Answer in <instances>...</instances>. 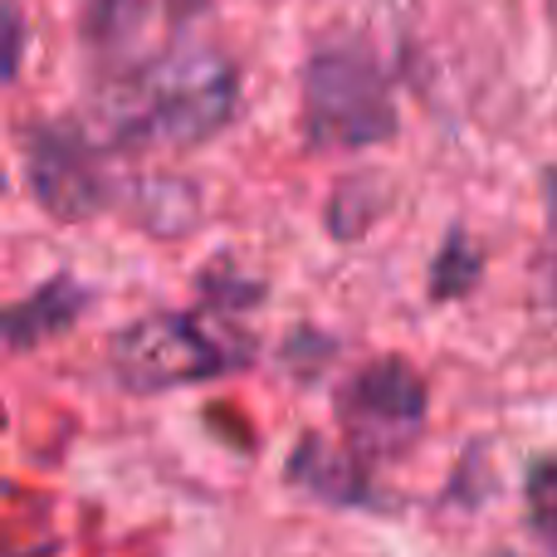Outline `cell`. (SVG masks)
<instances>
[{"mask_svg":"<svg viewBox=\"0 0 557 557\" xmlns=\"http://www.w3.org/2000/svg\"><path fill=\"white\" fill-rule=\"evenodd\" d=\"M240 117V64L215 39L176 29L172 45L108 88H94V133L117 157L196 152Z\"/></svg>","mask_w":557,"mask_h":557,"instance_id":"6da1fadb","label":"cell"},{"mask_svg":"<svg viewBox=\"0 0 557 557\" xmlns=\"http://www.w3.org/2000/svg\"><path fill=\"white\" fill-rule=\"evenodd\" d=\"M298 143L308 152H367L401 133L392 69L357 29H327L298 64Z\"/></svg>","mask_w":557,"mask_h":557,"instance_id":"7a4b0ae2","label":"cell"},{"mask_svg":"<svg viewBox=\"0 0 557 557\" xmlns=\"http://www.w3.org/2000/svg\"><path fill=\"white\" fill-rule=\"evenodd\" d=\"M255 362V337L231 333L206 308H147L108 337V372L133 396L186 392Z\"/></svg>","mask_w":557,"mask_h":557,"instance_id":"3957f363","label":"cell"},{"mask_svg":"<svg viewBox=\"0 0 557 557\" xmlns=\"http://www.w3.org/2000/svg\"><path fill=\"white\" fill-rule=\"evenodd\" d=\"M20 182L29 201L59 225L117 215L133 176L117 172V152L78 117H35L20 127Z\"/></svg>","mask_w":557,"mask_h":557,"instance_id":"277c9868","label":"cell"},{"mask_svg":"<svg viewBox=\"0 0 557 557\" xmlns=\"http://www.w3.org/2000/svg\"><path fill=\"white\" fill-rule=\"evenodd\" d=\"M333 421L337 441L367 465L401 460L416 450L431 421V382L401 352L367 357L333 386Z\"/></svg>","mask_w":557,"mask_h":557,"instance_id":"5b68a950","label":"cell"},{"mask_svg":"<svg viewBox=\"0 0 557 557\" xmlns=\"http://www.w3.org/2000/svg\"><path fill=\"white\" fill-rule=\"evenodd\" d=\"M176 35L166 0H78V49L94 88H108L162 54Z\"/></svg>","mask_w":557,"mask_h":557,"instance_id":"8992f818","label":"cell"},{"mask_svg":"<svg viewBox=\"0 0 557 557\" xmlns=\"http://www.w3.org/2000/svg\"><path fill=\"white\" fill-rule=\"evenodd\" d=\"M288 484H298L323 504H343V509H362L376 499L372 465L327 435H298V445L288 450Z\"/></svg>","mask_w":557,"mask_h":557,"instance_id":"52a82bcc","label":"cell"},{"mask_svg":"<svg viewBox=\"0 0 557 557\" xmlns=\"http://www.w3.org/2000/svg\"><path fill=\"white\" fill-rule=\"evenodd\" d=\"M88 308H94V288L78 284L74 274L39 278L29 294H20L15 304L5 308V347L20 357L39 343H54V337L69 333Z\"/></svg>","mask_w":557,"mask_h":557,"instance_id":"ba28073f","label":"cell"},{"mask_svg":"<svg viewBox=\"0 0 557 557\" xmlns=\"http://www.w3.org/2000/svg\"><path fill=\"white\" fill-rule=\"evenodd\" d=\"M123 215L143 235L176 240V235H186L201 221V186L186 182V176H133Z\"/></svg>","mask_w":557,"mask_h":557,"instance_id":"9c48e42d","label":"cell"},{"mask_svg":"<svg viewBox=\"0 0 557 557\" xmlns=\"http://www.w3.org/2000/svg\"><path fill=\"white\" fill-rule=\"evenodd\" d=\"M484 278V245L470 231H445L441 250L431 255V274H425V294L431 304H455V298L474 294Z\"/></svg>","mask_w":557,"mask_h":557,"instance_id":"30bf717a","label":"cell"},{"mask_svg":"<svg viewBox=\"0 0 557 557\" xmlns=\"http://www.w3.org/2000/svg\"><path fill=\"white\" fill-rule=\"evenodd\" d=\"M529 304L539 327L557 343V166L543 176V231L529 270Z\"/></svg>","mask_w":557,"mask_h":557,"instance_id":"8fae6325","label":"cell"},{"mask_svg":"<svg viewBox=\"0 0 557 557\" xmlns=\"http://www.w3.org/2000/svg\"><path fill=\"white\" fill-rule=\"evenodd\" d=\"M386 211V191H382V176L372 172H357L343 176L327 196V235L333 240H357L376 225V215Z\"/></svg>","mask_w":557,"mask_h":557,"instance_id":"7c38bea8","label":"cell"},{"mask_svg":"<svg viewBox=\"0 0 557 557\" xmlns=\"http://www.w3.org/2000/svg\"><path fill=\"white\" fill-rule=\"evenodd\" d=\"M196 294H201V308L215 318H231L240 308H260L264 298V278H250L240 264L231 260H211L196 278Z\"/></svg>","mask_w":557,"mask_h":557,"instance_id":"4fadbf2b","label":"cell"},{"mask_svg":"<svg viewBox=\"0 0 557 557\" xmlns=\"http://www.w3.org/2000/svg\"><path fill=\"white\" fill-rule=\"evenodd\" d=\"M523 509H529V529L543 543V553L557 557V455L533 460L529 484H523Z\"/></svg>","mask_w":557,"mask_h":557,"instance_id":"5bb4252c","label":"cell"},{"mask_svg":"<svg viewBox=\"0 0 557 557\" xmlns=\"http://www.w3.org/2000/svg\"><path fill=\"white\" fill-rule=\"evenodd\" d=\"M5 29H10V59H5V78L15 84L20 69H25V15H20V0H5Z\"/></svg>","mask_w":557,"mask_h":557,"instance_id":"9a60e30c","label":"cell"},{"mask_svg":"<svg viewBox=\"0 0 557 557\" xmlns=\"http://www.w3.org/2000/svg\"><path fill=\"white\" fill-rule=\"evenodd\" d=\"M166 5H172L176 29H191V20L206 15V10H211V0H166Z\"/></svg>","mask_w":557,"mask_h":557,"instance_id":"2e32d148","label":"cell"},{"mask_svg":"<svg viewBox=\"0 0 557 557\" xmlns=\"http://www.w3.org/2000/svg\"><path fill=\"white\" fill-rule=\"evenodd\" d=\"M543 15H548V25H553V35H557V0H543Z\"/></svg>","mask_w":557,"mask_h":557,"instance_id":"e0dca14e","label":"cell"}]
</instances>
